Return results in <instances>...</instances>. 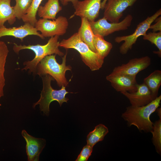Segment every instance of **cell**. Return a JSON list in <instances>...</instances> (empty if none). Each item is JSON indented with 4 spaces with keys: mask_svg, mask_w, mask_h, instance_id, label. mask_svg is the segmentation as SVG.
<instances>
[{
    "mask_svg": "<svg viewBox=\"0 0 161 161\" xmlns=\"http://www.w3.org/2000/svg\"><path fill=\"white\" fill-rule=\"evenodd\" d=\"M161 100L160 95L145 106H128L122 113L121 117L127 122L129 126H134L140 131L150 132L153 127V123L151 120L150 116L160 106Z\"/></svg>",
    "mask_w": 161,
    "mask_h": 161,
    "instance_id": "1",
    "label": "cell"
},
{
    "mask_svg": "<svg viewBox=\"0 0 161 161\" xmlns=\"http://www.w3.org/2000/svg\"><path fill=\"white\" fill-rule=\"evenodd\" d=\"M59 36L55 35L51 37L47 43L44 45L37 44L36 45H18L14 43L13 47L14 51L18 54L22 50L28 49L32 51L35 53L34 58L31 61H27L23 63L24 66L22 70L29 69L30 73H32L36 75V68L38 64L46 56L53 54L62 56L64 53L59 49V42L58 41Z\"/></svg>",
    "mask_w": 161,
    "mask_h": 161,
    "instance_id": "2",
    "label": "cell"
},
{
    "mask_svg": "<svg viewBox=\"0 0 161 161\" xmlns=\"http://www.w3.org/2000/svg\"><path fill=\"white\" fill-rule=\"evenodd\" d=\"M59 47L77 50L83 62L92 71L98 70L103 64L104 59L92 51L81 39L78 32L75 33L68 39L62 40L59 42Z\"/></svg>",
    "mask_w": 161,
    "mask_h": 161,
    "instance_id": "3",
    "label": "cell"
},
{
    "mask_svg": "<svg viewBox=\"0 0 161 161\" xmlns=\"http://www.w3.org/2000/svg\"><path fill=\"white\" fill-rule=\"evenodd\" d=\"M67 52L62 57V64L56 61V55H47L43 58L38 64L36 68V75L40 77L48 74L55 80L58 86H66L69 83L65 77L67 70L71 71L72 67L66 65Z\"/></svg>",
    "mask_w": 161,
    "mask_h": 161,
    "instance_id": "4",
    "label": "cell"
},
{
    "mask_svg": "<svg viewBox=\"0 0 161 161\" xmlns=\"http://www.w3.org/2000/svg\"><path fill=\"white\" fill-rule=\"evenodd\" d=\"M43 83V89L40 94L39 100L34 103L32 107L35 108L39 105L40 111L44 114L48 116L49 113V105L53 101H56L61 106L62 103H67L69 99L66 97L69 92L65 89L66 87L61 86L59 90L53 89L51 85V81L55 80L50 75L47 74L41 77Z\"/></svg>",
    "mask_w": 161,
    "mask_h": 161,
    "instance_id": "5",
    "label": "cell"
},
{
    "mask_svg": "<svg viewBox=\"0 0 161 161\" xmlns=\"http://www.w3.org/2000/svg\"><path fill=\"white\" fill-rule=\"evenodd\" d=\"M161 15V9L160 8L153 15L150 17L148 16L143 21L140 22L132 34L115 37V42L120 43L124 41L120 47V53L122 55L126 54L129 50L131 49L133 45L135 43L138 38L146 34L152 23Z\"/></svg>",
    "mask_w": 161,
    "mask_h": 161,
    "instance_id": "6",
    "label": "cell"
},
{
    "mask_svg": "<svg viewBox=\"0 0 161 161\" xmlns=\"http://www.w3.org/2000/svg\"><path fill=\"white\" fill-rule=\"evenodd\" d=\"M69 23L66 17L60 16L55 20L42 18L37 20L35 27L40 31L44 37L59 36L64 35L66 32Z\"/></svg>",
    "mask_w": 161,
    "mask_h": 161,
    "instance_id": "7",
    "label": "cell"
},
{
    "mask_svg": "<svg viewBox=\"0 0 161 161\" xmlns=\"http://www.w3.org/2000/svg\"><path fill=\"white\" fill-rule=\"evenodd\" d=\"M133 18L131 15L128 14L118 23L109 22L104 17L97 21L89 22L94 34L104 37L116 31L127 30L131 26Z\"/></svg>",
    "mask_w": 161,
    "mask_h": 161,
    "instance_id": "8",
    "label": "cell"
},
{
    "mask_svg": "<svg viewBox=\"0 0 161 161\" xmlns=\"http://www.w3.org/2000/svg\"><path fill=\"white\" fill-rule=\"evenodd\" d=\"M137 0H107L104 9L103 17L111 22L118 23L123 12Z\"/></svg>",
    "mask_w": 161,
    "mask_h": 161,
    "instance_id": "9",
    "label": "cell"
},
{
    "mask_svg": "<svg viewBox=\"0 0 161 161\" xmlns=\"http://www.w3.org/2000/svg\"><path fill=\"white\" fill-rule=\"evenodd\" d=\"M151 62L148 56L133 58L126 64L115 67L111 73L136 76L139 72L148 67Z\"/></svg>",
    "mask_w": 161,
    "mask_h": 161,
    "instance_id": "10",
    "label": "cell"
},
{
    "mask_svg": "<svg viewBox=\"0 0 161 161\" xmlns=\"http://www.w3.org/2000/svg\"><path fill=\"white\" fill-rule=\"evenodd\" d=\"M136 77V76L111 73L106 77V79L110 82L112 86L117 91L132 93L137 89L138 84Z\"/></svg>",
    "mask_w": 161,
    "mask_h": 161,
    "instance_id": "11",
    "label": "cell"
},
{
    "mask_svg": "<svg viewBox=\"0 0 161 161\" xmlns=\"http://www.w3.org/2000/svg\"><path fill=\"white\" fill-rule=\"evenodd\" d=\"M102 0L78 1L74 8V15L86 18L89 21H95L98 17Z\"/></svg>",
    "mask_w": 161,
    "mask_h": 161,
    "instance_id": "12",
    "label": "cell"
},
{
    "mask_svg": "<svg viewBox=\"0 0 161 161\" xmlns=\"http://www.w3.org/2000/svg\"><path fill=\"white\" fill-rule=\"evenodd\" d=\"M120 93L129 100L131 105L134 106H145L155 99L149 89L143 82L138 84L137 89L134 92L123 91Z\"/></svg>",
    "mask_w": 161,
    "mask_h": 161,
    "instance_id": "13",
    "label": "cell"
},
{
    "mask_svg": "<svg viewBox=\"0 0 161 161\" xmlns=\"http://www.w3.org/2000/svg\"><path fill=\"white\" fill-rule=\"evenodd\" d=\"M21 133L26 142V149L28 160L39 161L40 154L46 145L45 140L34 137L25 130H23Z\"/></svg>",
    "mask_w": 161,
    "mask_h": 161,
    "instance_id": "14",
    "label": "cell"
},
{
    "mask_svg": "<svg viewBox=\"0 0 161 161\" xmlns=\"http://www.w3.org/2000/svg\"><path fill=\"white\" fill-rule=\"evenodd\" d=\"M29 35H35L42 39L44 38L34 26L28 23H24V25L17 27L7 28L4 25L0 28V38L12 36L22 41L24 38Z\"/></svg>",
    "mask_w": 161,
    "mask_h": 161,
    "instance_id": "15",
    "label": "cell"
},
{
    "mask_svg": "<svg viewBox=\"0 0 161 161\" xmlns=\"http://www.w3.org/2000/svg\"><path fill=\"white\" fill-rule=\"evenodd\" d=\"M62 10L59 0H48L44 6H39L37 13L41 18L55 20L57 14Z\"/></svg>",
    "mask_w": 161,
    "mask_h": 161,
    "instance_id": "16",
    "label": "cell"
},
{
    "mask_svg": "<svg viewBox=\"0 0 161 161\" xmlns=\"http://www.w3.org/2000/svg\"><path fill=\"white\" fill-rule=\"evenodd\" d=\"M81 24L77 32L81 39L93 52L95 49L93 44L94 34L91 29L89 21L84 17L81 18Z\"/></svg>",
    "mask_w": 161,
    "mask_h": 161,
    "instance_id": "17",
    "label": "cell"
},
{
    "mask_svg": "<svg viewBox=\"0 0 161 161\" xmlns=\"http://www.w3.org/2000/svg\"><path fill=\"white\" fill-rule=\"evenodd\" d=\"M11 0H0V28L7 21L10 25L16 21L13 7L10 5Z\"/></svg>",
    "mask_w": 161,
    "mask_h": 161,
    "instance_id": "18",
    "label": "cell"
},
{
    "mask_svg": "<svg viewBox=\"0 0 161 161\" xmlns=\"http://www.w3.org/2000/svg\"><path fill=\"white\" fill-rule=\"evenodd\" d=\"M9 52V49L6 43L0 41V109L1 105L0 100L4 95V89L5 84V67Z\"/></svg>",
    "mask_w": 161,
    "mask_h": 161,
    "instance_id": "19",
    "label": "cell"
},
{
    "mask_svg": "<svg viewBox=\"0 0 161 161\" xmlns=\"http://www.w3.org/2000/svg\"><path fill=\"white\" fill-rule=\"evenodd\" d=\"M143 82L147 86L155 98L157 97L161 85V71L154 70L144 79Z\"/></svg>",
    "mask_w": 161,
    "mask_h": 161,
    "instance_id": "20",
    "label": "cell"
},
{
    "mask_svg": "<svg viewBox=\"0 0 161 161\" xmlns=\"http://www.w3.org/2000/svg\"><path fill=\"white\" fill-rule=\"evenodd\" d=\"M93 44L95 52L103 59L109 55L113 47L111 43L106 41L103 37L97 35H94Z\"/></svg>",
    "mask_w": 161,
    "mask_h": 161,
    "instance_id": "21",
    "label": "cell"
},
{
    "mask_svg": "<svg viewBox=\"0 0 161 161\" xmlns=\"http://www.w3.org/2000/svg\"><path fill=\"white\" fill-rule=\"evenodd\" d=\"M108 132V128L104 125L100 124L97 125L87 135V144L93 147L97 143L102 141Z\"/></svg>",
    "mask_w": 161,
    "mask_h": 161,
    "instance_id": "22",
    "label": "cell"
},
{
    "mask_svg": "<svg viewBox=\"0 0 161 161\" xmlns=\"http://www.w3.org/2000/svg\"><path fill=\"white\" fill-rule=\"evenodd\" d=\"M42 0H32L27 13L22 17L21 19L24 23H29L35 27L38 20L36 18L37 10Z\"/></svg>",
    "mask_w": 161,
    "mask_h": 161,
    "instance_id": "23",
    "label": "cell"
},
{
    "mask_svg": "<svg viewBox=\"0 0 161 161\" xmlns=\"http://www.w3.org/2000/svg\"><path fill=\"white\" fill-rule=\"evenodd\" d=\"M152 135V141L157 153L161 154V119L153 123V129L150 132Z\"/></svg>",
    "mask_w": 161,
    "mask_h": 161,
    "instance_id": "24",
    "label": "cell"
},
{
    "mask_svg": "<svg viewBox=\"0 0 161 161\" xmlns=\"http://www.w3.org/2000/svg\"><path fill=\"white\" fill-rule=\"evenodd\" d=\"M15 1L16 4L13 7V9L16 18L20 20L27 13L32 0H15Z\"/></svg>",
    "mask_w": 161,
    "mask_h": 161,
    "instance_id": "25",
    "label": "cell"
},
{
    "mask_svg": "<svg viewBox=\"0 0 161 161\" xmlns=\"http://www.w3.org/2000/svg\"><path fill=\"white\" fill-rule=\"evenodd\" d=\"M144 40H147L152 44H154L158 50L153 52L161 57V31L158 32H150L143 36Z\"/></svg>",
    "mask_w": 161,
    "mask_h": 161,
    "instance_id": "26",
    "label": "cell"
},
{
    "mask_svg": "<svg viewBox=\"0 0 161 161\" xmlns=\"http://www.w3.org/2000/svg\"><path fill=\"white\" fill-rule=\"evenodd\" d=\"M93 147L87 144L83 148L76 161H87L91 155Z\"/></svg>",
    "mask_w": 161,
    "mask_h": 161,
    "instance_id": "27",
    "label": "cell"
},
{
    "mask_svg": "<svg viewBox=\"0 0 161 161\" xmlns=\"http://www.w3.org/2000/svg\"><path fill=\"white\" fill-rule=\"evenodd\" d=\"M155 20L156 22L153 25H151L149 29H152L153 32L157 31H161V17L157 18Z\"/></svg>",
    "mask_w": 161,
    "mask_h": 161,
    "instance_id": "28",
    "label": "cell"
},
{
    "mask_svg": "<svg viewBox=\"0 0 161 161\" xmlns=\"http://www.w3.org/2000/svg\"><path fill=\"white\" fill-rule=\"evenodd\" d=\"M62 4L64 6H66L69 2H71L75 8L77 5L78 0H60Z\"/></svg>",
    "mask_w": 161,
    "mask_h": 161,
    "instance_id": "29",
    "label": "cell"
},
{
    "mask_svg": "<svg viewBox=\"0 0 161 161\" xmlns=\"http://www.w3.org/2000/svg\"><path fill=\"white\" fill-rule=\"evenodd\" d=\"M156 111L157 113V114L159 116L160 119H161V108L158 107L156 110Z\"/></svg>",
    "mask_w": 161,
    "mask_h": 161,
    "instance_id": "30",
    "label": "cell"
},
{
    "mask_svg": "<svg viewBox=\"0 0 161 161\" xmlns=\"http://www.w3.org/2000/svg\"><path fill=\"white\" fill-rule=\"evenodd\" d=\"M107 0H103L101 3V9L103 10Z\"/></svg>",
    "mask_w": 161,
    "mask_h": 161,
    "instance_id": "31",
    "label": "cell"
}]
</instances>
